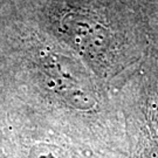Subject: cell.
Masks as SVG:
<instances>
[{"instance_id": "cell-1", "label": "cell", "mask_w": 158, "mask_h": 158, "mask_svg": "<svg viewBox=\"0 0 158 158\" xmlns=\"http://www.w3.org/2000/svg\"><path fill=\"white\" fill-rule=\"evenodd\" d=\"M41 67L49 85L73 106L88 109L95 104L85 80L66 57L48 52L41 56Z\"/></svg>"}, {"instance_id": "cell-2", "label": "cell", "mask_w": 158, "mask_h": 158, "mask_svg": "<svg viewBox=\"0 0 158 158\" xmlns=\"http://www.w3.org/2000/svg\"><path fill=\"white\" fill-rule=\"evenodd\" d=\"M64 27L81 49L90 54L108 52L109 36L100 23L85 15H72L64 21Z\"/></svg>"}, {"instance_id": "cell-3", "label": "cell", "mask_w": 158, "mask_h": 158, "mask_svg": "<svg viewBox=\"0 0 158 158\" xmlns=\"http://www.w3.org/2000/svg\"><path fill=\"white\" fill-rule=\"evenodd\" d=\"M151 156H150V158H158V150L157 151H151V153H150Z\"/></svg>"}]
</instances>
